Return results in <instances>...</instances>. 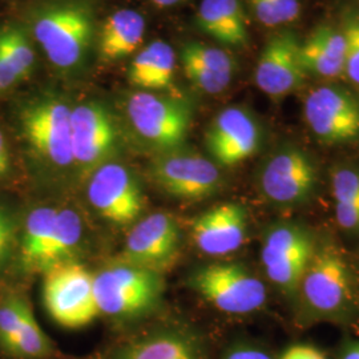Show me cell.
I'll return each mask as SVG.
<instances>
[{
	"label": "cell",
	"instance_id": "4316f807",
	"mask_svg": "<svg viewBox=\"0 0 359 359\" xmlns=\"http://www.w3.org/2000/svg\"><path fill=\"white\" fill-rule=\"evenodd\" d=\"M262 26L278 27L292 23L301 13L299 0H248Z\"/></svg>",
	"mask_w": 359,
	"mask_h": 359
},
{
	"label": "cell",
	"instance_id": "d6a6232c",
	"mask_svg": "<svg viewBox=\"0 0 359 359\" xmlns=\"http://www.w3.org/2000/svg\"><path fill=\"white\" fill-rule=\"evenodd\" d=\"M221 359H273V357L265 348L250 342H236L222 353Z\"/></svg>",
	"mask_w": 359,
	"mask_h": 359
},
{
	"label": "cell",
	"instance_id": "2e32d148",
	"mask_svg": "<svg viewBox=\"0 0 359 359\" xmlns=\"http://www.w3.org/2000/svg\"><path fill=\"white\" fill-rule=\"evenodd\" d=\"M298 39L290 32L276 34L268 40L257 62V87L271 99L278 100L298 90L305 77L299 60Z\"/></svg>",
	"mask_w": 359,
	"mask_h": 359
},
{
	"label": "cell",
	"instance_id": "d4e9b609",
	"mask_svg": "<svg viewBox=\"0 0 359 359\" xmlns=\"http://www.w3.org/2000/svg\"><path fill=\"white\" fill-rule=\"evenodd\" d=\"M32 305L19 283L0 286V359H7Z\"/></svg>",
	"mask_w": 359,
	"mask_h": 359
},
{
	"label": "cell",
	"instance_id": "603a6c76",
	"mask_svg": "<svg viewBox=\"0 0 359 359\" xmlns=\"http://www.w3.org/2000/svg\"><path fill=\"white\" fill-rule=\"evenodd\" d=\"M84 240L83 218L72 208H57V217L51 243L43 259L41 274L65 262L76 261Z\"/></svg>",
	"mask_w": 359,
	"mask_h": 359
},
{
	"label": "cell",
	"instance_id": "3957f363",
	"mask_svg": "<svg viewBox=\"0 0 359 359\" xmlns=\"http://www.w3.org/2000/svg\"><path fill=\"white\" fill-rule=\"evenodd\" d=\"M123 112L132 136L156 154L182 148L192 126V108L165 92L129 90Z\"/></svg>",
	"mask_w": 359,
	"mask_h": 359
},
{
	"label": "cell",
	"instance_id": "e575fe53",
	"mask_svg": "<svg viewBox=\"0 0 359 359\" xmlns=\"http://www.w3.org/2000/svg\"><path fill=\"white\" fill-rule=\"evenodd\" d=\"M278 359H327L321 350L310 345H293L287 347Z\"/></svg>",
	"mask_w": 359,
	"mask_h": 359
},
{
	"label": "cell",
	"instance_id": "f1b7e54d",
	"mask_svg": "<svg viewBox=\"0 0 359 359\" xmlns=\"http://www.w3.org/2000/svg\"><path fill=\"white\" fill-rule=\"evenodd\" d=\"M25 172L13 133L7 123H0V191H8Z\"/></svg>",
	"mask_w": 359,
	"mask_h": 359
},
{
	"label": "cell",
	"instance_id": "484cf974",
	"mask_svg": "<svg viewBox=\"0 0 359 359\" xmlns=\"http://www.w3.org/2000/svg\"><path fill=\"white\" fill-rule=\"evenodd\" d=\"M180 62L192 63L231 79L236 75L237 68V63L229 52L200 41H187L182 44L180 50Z\"/></svg>",
	"mask_w": 359,
	"mask_h": 359
},
{
	"label": "cell",
	"instance_id": "7402d4cb",
	"mask_svg": "<svg viewBox=\"0 0 359 359\" xmlns=\"http://www.w3.org/2000/svg\"><path fill=\"white\" fill-rule=\"evenodd\" d=\"M317 244L313 236L301 225L277 224L265 233L261 246L264 268L292 259L295 257L313 255Z\"/></svg>",
	"mask_w": 359,
	"mask_h": 359
},
{
	"label": "cell",
	"instance_id": "7c38bea8",
	"mask_svg": "<svg viewBox=\"0 0 359 359\" xmlns=\"http://www.w3.org/2000/svg\"><path fill=\"white\" fill-rule=\"evenodd\" d=\"M318 182L314 161L299 148L271 154L258 175V187L274 205L294 206L308 201Z\"/></svg>",
	"mask_w": 359,
	"mask_h": 359
},
{
	"label": "cell",
	"instance_id": "836d02e7",
	"mask_svg": "<svg viewBox=\"0 0 359 359\" xmlns=\"http://www.w3.org/2000/svg\"><path fill=\"white\" fill-rule=\"evenodd\" d=\"M335 218L342 229L359 231V203L335 204Z\"/></svg>",
	"mask_w": 359,
	"mask_h": 359
},
{
	"label": "cell",
	"instance_id": "7a4b0ae2",
	"mask_svg": "<svg viewBox=\"0 0 359 359\" xmlns=\"http://www.w3.org/2000/svg\"><path fill=\"white\" fill-rule=\"evenodd\" d=\"M22 22L59 75L84 74L97 41L96 16L88 0H40L27 8Z\"/></svg>",
	"mask_w": 359,
	"mask_h": 359
},
{
	"label": "cell",
	"instance_id": "52a82bcc",
	"mask_svg": "<svg viewBox=\"0 0 359 359\" xmlns=\"http://www.w3.org/2000/svg\"><path fill=\"white\" fill-rule=\"evenodd\" d=\"M188 286L215 308L233 316L255 313L266 302L264 283L240 262H210L193 270Z\"/></svg>",
	"mask_w": 359,
	"mask_h": 359
},
{
	"label": "cell",
	"instance_id": "e0dca14e",
	"mask_svg": "<svg viewBox=\"0 0 359 359\" xmlns=\"http://www.w3.org/2000/svg\"><path fill=\"white\" fill-rule=\"evenodd\" d=\"M248 233V215L243 205L224 203L194 218L191 236L194 245L208 256H226L238 250Z\"/></svg>",
	"mask_w": 359,
	"mask_h": 359
},
{
	"label": "cell",
	"instance_id": "d6986e66",
	"mask_svg": "<svg viewBox=\"0 0 359 359\" xmlns=\"http://www.w3.org/2000/svg\"><path fill=\"white\" fill-rule=\"evenodd\" d=\"M147 31V20L132 8L111 13L97 32L96 53L104 63L126 59L140 48Z\"/></svg>",
	"mask_w": 359,
	"mask_h": 359
},
{
	"label": "cell",
	"instance_id": "ffe728a7",
	"mask_svg": "<svg viewBox=\"0 0 359 359\" xmlns=\"http://www.w3.org/2000/svg\"><path fill=\"white\" fill-rule=\"evenodd\" d=\"M196 25L209 38L226 47H244L248 23L240 0H201Z\"/></svg>",
	"mask_w": 359,
	"mask_h": 359
},
{
	"label": "cell",
	"instance_id": "d590c367",
	"mask_svg": "<svg viewBox=\"0 0 359 359\" xmlns=\"http://www.w3.org/2000/svg\"><path fill=\"white\" fill-rule=\"evenodd\" d=\"M339 359H359V341H348L341 351Z\"/></svg>",
	"mask_w": 359,
	"mask_h": 359
},
{
	"label": "cell",
	"instance_id": "f546056e",
	"mask_svg": "<svg viewBox=\"0 0 359 359\" xmlns=\"http://www.w3.org/2000/svg\"><path fill=\"white\" fill-rule=\"evenodd\" d=\"M332 192L335 204L359 203V170L338 168L332 175Z\"/></svg>",
	"mask_w": 359,
	"mask_h": 359
},
{
	"label": "cell",
	"instance_id": "5b68a950",
	"mask_svg": "<svg viewBox=\"0 0 359 359\" xmlns=\"http://www.w3.org/2000/svg\"><path fill=\"white\" fill-rule=\"evenodd\" d=\"M121 124L109 105L88 99L72 105L71 142L74 175L87 179L96 168L117 160L124 142Z\"/></svg>",
	"mask_w": 359,
	"mask_h": 359
},
{
	"label": "cell",
	"instance_id": "cb8c5ba5",
	"mask_svg": "<svg viewBox=\"0 0 359 359\" xmlns=\"http://www.w3.org/2000/svg\"><path fill=\"white\" fill-rule=\"evenodd\" d=\"M23 201L0 191V286L15 283V265Z\"/></svg>",
	"mask_w": 359,
	"mask_h": 359
},
{
	"label": "cell",
	"instance_id": "83f0119b",
	"mask_svg": "<svg viewBox=\"0 0 359 359\" xmlns=\"http://www.w3.org/2000/svg\"><path fill=\"white\" fill-rule=\"evenodd\" d=\"M299 60L306 74H314L326 79L345 74V65L332 59L310 36L299 46Z\"/></svg>",
	"mask_w": 359,
	"mask_h": 359
},
{
	"label": "cell",
	"instance_id": "5bb4252c",
	"mask_svg": "<svg viewBox=\"0 0 359 359\" xmlns=\"http://www.w3.org/2000/svg\"><path fill=\"white\" fill-rule=\"evenodd\" d=\"M309 128L325 144L353 142L359 135V104L344 88L320 87L304 104Z\"/></svg>",
	"mask_w": 359,
	"mask_h": 359
},
{
	"label": "cell",
	"instance_id": "1f68e13d",
	"mask_svg": "<svg viewBox=\"0 0 359 359\" xmlns=\"http://www.w3.org/2000/svg\"><path fill=\"white\" fill-rule=\"evenodd\" d=\"M346 39L345 55V74L359 86V15L351 18L344 28Z\"/></svg>",
	"mask_w": 359,
	"mask_h": 359
},
{
	"label": "cell",
	"instance_id": "4fadbf2b",
	"mask_svg": "<svg viewBox=\"0 0 359 359\" xmlns=\"http://www.w3.org/2000/svg\"><path fill=\"white\" fill-rule=\"evenodd\" d=\"M181 241L177 221L169 213L156 212L130 228L123 261L163 274L179 258Z\"/></svg>",
	"mask_w": 359,
	"mask_h": 359
},
{
	"label": "cell",
	"instance_id": "ac0fdd59",
	"mask_svg": "<svg viewBox=\"0 0 359 359\" xmlns=\"http://www.w3.org/2000/svg\"><path fill=\"white\" fill-rule=\"evenodd\" d=\"M38 67V47L22 20L0 25V102L28 81Z\"/></svg>",
	"mask_w": 359,
	"mask_h": 359
},
{
	"label": "cell",
	"instance_id": "ba28073f",
	"mask_svg": "<svg viewBox=\"0 0 359 359\" xmlns=\"http://www.w3.org/2000/svg\"><path fill=\"white\" fill-rule=\"evenodd\" d=\"M148 175L160 191L188 201L209 198L222 185V175L212 158L182 148L156 154Z\"/></svg>",
	"mask_w": 359,
	"mask_h": 359
},
{
	"label": "cell",
	"instance_id": "8d00e7d4",
	"mask_svg": "<svg viewBox=\"0 0 359 359\" xmlns=\"http://www.w3.org/2000/svg\"><path fill=\"white\" fill-rule=\"evenodd\" d=\"M149 1L158 8H170V7L179 6L181 3H184L185 0H149Z\"/></svg>",
	"mask_w": 359,
	"mask_h": 359
},
{
	"label": "cell",
	"instance_id": "8fae6325",
	"mask_svg": "<svg viewBox=\"0 0 359 359\" xmlns=\"http://www.w3.org/2000/svg\"><path fill=\"white\" fill-rule=\"evenodd\" d=\"M96 359H209L204 339L181 325H157L129 334Z\"/></svg>",
	"mask_w": 359,
	"mask_h": 359
},
{
	"label": "cell",
	"instance_id": "44dd1931",
	"mask_svg": "<svg viewBox=\"0 0 359 359\" xmlns=\"http://www.w3.org/2000/svg\"><path fill=\"white\" fill-rule=\"evenodd\" d=\"M176 53L165 40H154L129 63L127 77L135 90L165 92L173 87Z\"/></svg>",
	"mask_w": 359,
	"mask_h": 359
},
{
	"label": "cell",
	"instance_id": "6da1fadb",
	"mask_svg": "<svg viewBox=\"0 0 359 359\" xmlns=\"http://www.w3.org/2000/svg\"><path fill=\"white\" fill-rule=\"evenodd\" d=\"M69 97L53 88L13 97L7 126L13 133L25 173L35 181L74 173Z\"/></svg>",
	"mask_w": 359,
	"mask_h": 359
},
{
	"label": "cell",
	"instance_id": "30bf717a",
	"mask_svg": "<svg viewBox=\"0 0 359 359\" xmlns=\"http://www.w3.org/2000/svg\"><path fill=\"white\" fill-rule=\"evenodd\" d=\"M90 206L117 226L135 225L144 209L140 181L126 164L112 160L96 168L87 177Z\"/></svg>",
	"mask_w": 359,
	"mask_h": 359
},
{
	"label": "cell",
	"instance_id": "4dcf8cb0",
	"mask_svg": "<svg viewBox=\"0 0 359 359\" xmlns=\"http://www.w3.org/2000/svg\"><path fill=\"white\" fill-rule=\"evenodd\" d=\"M310 38L313 39L332 59L345 65L346 39L344 35V31H338L330 26H321L310 35Z\"/></svg>",
	"mask_w": 359,
	"mask_h": 359
},
{
	"label": "cell",
	"instance_id": "8992f818",
	"mask_svg": "<svg viewBox=\"0 0 359 359\" xmlns=\"http://www.w3.org/2000/svg\"><path fill=\"white\" fill-rule=\"evenodd\" d=\"M41 297L52 321L65 329H83L100 316L95 295V277L77 261L46 271Z\"/></svg>",
	"mask_w": 359,
	"mask_h": 359
},
{
	"label": "cell",
	"instance_id": "9a60e30c",
	"mask_svg": "<svg viewBox=\"0 0 359 359\" xmlns=\"http://www.w3.org/2000/svg\"><path fill=\"white\" fill-rule=\"evenodd\" d=\"M261 144V128L249 111L229 107L209 124L205 133L206 151L222 167H234L256 154Z\"/></svg>",
	"mask_w": 359,
	"mask_h": 359
},
{
	"label": "cell",
	"instance_id": "277c9868",
	"mask_svg": "<svg viewBox=\"0 0 359 359\" xmlns=\"http://www.w3.org/2000/svg\"><path fill=\"white\" fill-rule=\"evenodd\" d=\"M93 277L100 316L118 323L140 321L154 314L165 290L163 274L123 259L104 266Z\"/></svg>",
	"mask_w": 359,
	"mask_h": 359
},
{
	"label": "cell",
	"instance_id": "9c48e42d",
	"mask_svg": "<svg viewBox=\"0 0 359 359\" xmlns=\"http://www.w3.org/2000/svg\"><path fill=\"white\" fill-rule=\"evenodd\" d=\"M298 292L309 310L320 317H337L346 310L351 299V280L337 245L316 246Z\"/></svg>",
	"mask_w": 359,
	"mask_h": 359
}]
</instances>
